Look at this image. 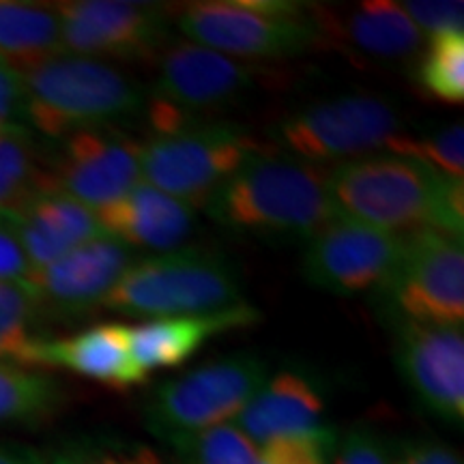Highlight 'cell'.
Returning <instances> with one entry per match:
<instances>
[{
    "mask_svg": "<svg viewBox=\"0 0 464 464\" xmlns=\"http://www.w3.org/2000/svg\"><path fill=\"white\" fill-rule=\"evenodd\" d=\"M340 216L396 237L439 230L460 237L464 181L396 153L342 161L327 174Z\"/></svg>",
    "mask_w": 464,
    "mask_h": 464,
    "instance_id": "obj_1",
    "label": "cell"
},
{
    "mask_svg": "<svg viewBox=\"0 0 464 464\" xmlns=\"http://www.w3.org/2000/svg\"><path fill=\"white\" fill-rule=\"evenodd\" d=\"M329 170L293 155L256 153L219 188L205 211L224 228L265 241H310L338 216Z\"/></svg>",
    "mask_w": 464,
    "mask_h": 464,
    "instance_id": "obj_2",
    "label": "cell"
},
{
    "mask_svg": "<svg viewBox=\"0 0 464 464\" xmlns=\"http://www.w3.org/2000/svg\"><path fill=\"white\" fill-rule=\"evenodd\" d=\"M22 75V116L33 131L52 140L112 127L138 116L149 103L140 86L100 58L58 54Z\"/></svg>",
    "mask_w": 464,
    "mask_h": 464,
    "instance_id": "obj_3",
    "label": "cell"
},
{
    "mask_svg": "<svg viewBox=\"0 0 464 464\" xmlns=\"http://www.w3.org/2000/svg\"><path fill=\"white\" fill-rule=\"evenodd\" d=\"M243 304L235 266L207 249H174L136 260L102 305L138 318L211 314Z\"/></svg>",
    "mask_w": 464,
    "mask_h": 464,
    "instance_id": "obj_4",
    "label": "cell"
},
{
    "mask_svg": "<svg viewBox=\"0 0 464 464\" xmlns=\"http://www.w3.org/2000/svg\"><path fill=\"white\" fill-rule=\"evenodd\" d=\"M263 147L232 125L188 123L153 133L140 144L142 179L191 208L207 207L213 194Z\"/></svg>",
    "mask_w": 464,
    "mask_h": 464,
    "instance_id": "obj_5",
    "label": "cell"
},
{
    "mask_svg": "<svg viewBox=\"0 0 464 464\" xmlns=\"http://www.w3.org/2000/svg\"><path fill=\"white\" fill-rule=\"evenodd\" d=\"M177 26L189 42L237 61H280L318 44V24L301 20L290 3H191L179 11Z\"/></svg>",
    "mask_w": 464,
    "mask_h": 464,
    "instance_id": "obj_6",
    "label": "cell"
},
{
    "mask_svg": "<svg viewBox=\"0 0 464 464\" xmlns=\"http://www.w3.org/2000/svg\"><path fill=\"white\" fill-rule=\"evenodd\" d=\"M266 379V362L249 353L202 363L150 393L144 423L161 440L219 426L239 417Z\"/></svg>",
    "mask_w": 464,
    "mask_h": 464,
    "instance_id": "obj_7",
    "label": "cell"
},
{
    "mask_svg": "<svg viewBox=\"0 0 464 464\" xmlns=\"http://www.w3.org/2000/svg\"><path fill=\"white\" fill-rule=\"evenodd\" d=\"M402 133L392 102L376 95L323 100L282 119L271 136L293 158L310 164L351 161L387 149Z\"/></svg>",
    "mask_w": 464,
    "mask_h": 464,
    "instance_id": "obj_8",
    "label": "cell"
},
{
    "mask_svg": "<svg viewBox=\"0 0 464 464\" xmlns=\"http://www.w3.org/2000/svg\"><path fill=\"white\" fill-rule=\"evenodd\" d=\"M390 316L402 323L462 327L464 249L460 237L420 230L402 237V252L381 290Z\"/></svg>",
    "mask_w": 464,
    "mask_h": 464,
    "instance_id": "obj_9",
    "label": "cell"
},
{
    "mask_svg": "<svg viewBox=\"0 0 464 464\" xmlns=\"http://www.w3.org/2000/svg\"><path fill=\"white\" fill-rule=\"evenodd\" d=\"M65 54L153 61L170 44L164 7L130 0H69L54 5Z\"/></svg>",
    "mask_w": 464,
    "mask_h": 464,
    "instance_id": "obj_10",
    "label": "cell"
},
{
    "mask_svg": "<svg viewBox=\"0 0 464 464\" xmlns=\"http://www.w3.org/2000/svg\"><path fill=\"white\" fill-rule=\"evenodd\" d=\"M400 252L402 237L338 213L305 241L301 271L312 286L348 297L385 286L396 269Z\"/></svg>",
    "mask_w": 464,
    "mask_h": 464,
    "instance_id": "obj_11",
    "label": "cell"
},
{
    "mask_svg": "<svg viewBox=\"0 0 464 464\" xmlns=\"http://www.w3.org/2000/svg\"><path fill=\"white\" fill-rule=\"evenodd\" d=\"M149 103L191 121L189 112L222 108L254 89L266 72L194 42H170L160 52Z\"/></svg>",
    "mask_w": 464,
    "mask_h": 464,
    "instance_id": "obj_12",
    "label": "cell"
},
{
    "mask_svg": "<svg viewBox=\"0 0 464 464\" xmlns=\"http://www.w3.org/2000/svg\"><path fill=\"white\" fill-rule=\"evenodd\" d=\"M48 177L56 188L97 213L142 181L140 142L112 127L75 131L63 138Z\"/></svg>",
    "mask_w": 464,
    "mask_h": 464,
    "instance_id": "obj_13",
    "label": "cell"
},
{
    "mask_svg": "<svg viewBox=\"0 0 464 464\" xmlns=\"http://www.w3.org/2000/svg\"><path fill=\"white\" fill-rule=\"evenodd\" d=\"M396 363L415 398L440 420H464L462 327L396 323Z\"/></svg>",
    "mask_w": 464,
    "mask_h": 464,
    "instance_id": "obj_14",
    "label": "cell"
},
{
    "mask_svg": "<svg viewBox=\"0 0 464 464\" xmlns=\"http://www.w3.org/2000/svg\"><path fill=\"white\" fill-rule=\"evenodd\" d=\"M3 216L15 230L33 271L103 235L95 213L56 188L48 172H39L37 181Z\"/></svg>",
    "mask_w": 464,
    "mask_h": 464,
    "instance_id": "obj_15",
    "label": "cell"
},
{
    "mask_svg": "<svg viewBox=\"0 0 464 464\" xmlns=\"http://www.w3.org/2000/svg\"><path fill=\"white\" fill-rule=\"evenodd\" d=\"M133 263L136 256L131 247L103 232L54 263L34 269L26 284L39 305L75 314L102 305Z\"/></svg>",
    "mask_w": 464,
    "mask_h": 464,
    "instance_id": "obj_16",
    "label": "cell"
},
{
    "mask_svg": "<svg viewBox=\"0 0 464 464\" xmlns=\"http://www.w3.org/2000/svg\"><path fill=\"white\" fill-rule=\"evenodd\" d=\"M33 368H63L114 390L147 381L131 355L130 327L121 323L95 324L61 340L42 338L33 351Z\"/></svg>",
    "mask_w": 464,
    "mask_h": 464,
    "instance_id": "obj_17",
    "label": "cell"
},
{
    "mask_svg": "<svg viewBox=\"0 0 464 464\" xmlns=\"http://www.w3.org/2000/svg\"><path fill=\"white\" fill-rule=\"evenodd\" d=\"M106 235L131 249L174 252L194 232V208L149 183H138L130 194L95 213Z\"/></svg>",
    "mask_w": 464,
    "mask_h": 464,
    "instance_id": "obj_18",
    "label": "cell"
},
{
    "mask_svg": "<svg viewBox=\"0 0 464 464\" xmlns=\"http://www.w3.org/2000/svg\"><path fill=\"white\" fill-rule=\"evenodd\" d=\"M260 321L256 307L239 304L211 314L150 318L130 327L131 355L149 376L155 370H174L191 359L208 340Z\"/></svg>",
    "mask_w": 464,
    "mask_h": 464,
    "instance_id": "obj_19",
    "label": "cell"
},
{
    "mask_svg": "<svg viewBox=\"0 0 464 464\" xmlns=\"http://www.w3.org/2000/svg\"><path fill=\"white\" fill-rule=\"evenodd\" d=\"M324 402L318 387L299 372H280L256 392L237 417V426L254 445L321 428Z\"/></svg>",
    "mask_w": 464,
    "mask_h": 464,
    "instance_id": "obj_20",
    "label": "cell"
},
{
    "mask_svg": "<svg viewBox=\"0 0 464 464\" xmlns=\"http://www.w3.org/2000/svg\"><path fill=\"white\" fill-rule=\"evenodd\" d=\"M58 54L65 52L54 5L0 0V61L24 73Z\"/></svg>",
    "mask_w": 464,
    "mask_h": 464,
    "instance_id": "obj_21",
    "label": "cell"
},
{
    "mask_svg": "<svg viewBox=\"0 0 464 464\" xmlns=\"http://www.w3.org/2000/svg\"><path fill=\"white\" fill-rule=\"evenodd\" d=\"M338 33L365 56L381 61H400L417 54L423 45V34L404 14L400 3L370 0L346 14Z\"/></svg>",
    "mask_w": 464,
    "mask_h": 464,
    "instance_id": "obj_22",
    "label": "cell"
},
{
    "mask_svg": "<svg viewBox=\"0 0 464 464\" xmlns=\"http://www.w3.org/2000/svg\"><path fill=\"white\" fill-rule=\"evenodd\" d=\"M61 398V385L50 376L0 362V423L44 420L58 409Z\"/></svg>",
    "mask_w": 464,
    "mask_h": 464,
    "instance_id": "obj_23",
    "label": "cell"
},
{
    "mask_svg": "<svg viewBox=\"0 0 464 464\" xmlns=\"http://www.w3.org/2000/svg\"><path fill=\"white\" fill-rule=\"evenodd\" d=\"M39 301L28 284L0 282V362L33 368Z\"/></svg>",
    "mask_w": 464,
    "mask_h": 464,
    "instance_id": "obj_24",
    "label": "cell"
},
{
    "mask_svg": "<svg viewBox=\"0 0 464 464\" xmlns=\"http://www.w3.org/2000/svg\"><path fill=\"white\" fill-rule=\"evenodd\" d=\"M172 450V464H256L254 445L237 423H219L207 430L177 434L166 439Z\"/></svg>",
    "mask_w": 464,
    "mask_h": 464,
    "instance_id": "obj_25",
    "label": "cell"
},
{
    "mask_svg": "<svg viewBox=\"0 0 464 464\" xmlns=\"http://www.w3.org/2000/svg\"><path fill=\"white\" fill-rule=\"evenodd\" d=\"M417 82L440 103L464 102V33H440L423 50Z\"/></svg>",
    "mask_w": 464,
    "mask_h": 464,
    "instance_id": "obj_26",
    "label": "cell"
},
{
    "mask_svg": "<svg viewBox=\"0 0 464 464\" xmlns=\"http://www.w3.org/2000/svg\"><path fill=\"white\" fill-rule=\"evenodd\" d=\"M37 177L34 131L20 121L0 127V213L14 207Z\"/></svg>",
    "mask_w": 464,
    "mask_h": 464,
    "instance_id": "obj_27",
    "label": "cell"
},
{
    "mask_svg": "<svg viewBox=\"0 0 464 464\" xmlns=\"http://www.w3.org/2000/svg\"><path fill=\"white\" fill-rule=\"evenodd\" d=\"M387 153L413 158L443 177L464 179V131L460 123L440 127L426 136L402 131L390 142Z\"/></svg>",
    "mask_w": 464,
    "mask_h": 464,
    "instance_id": "obj_28",
    "label": "cell"
},
{
    "mask_svg": "<svg viewBox=\"0 0 464 464\" xmlns=\"http://www.w3.org/2000/svg\"><path fill=\"white\" fill-rule=\"evenodd\" d=\"M44 464H164L158 451L136 439L80 437L56 448Z\"/></svg>",
    "mask_w": 464,
    "mask_h": 464,
    "instance_id": "obj_29",
    "label": "cell"
},
{
    "mask_svg": "<svg viewBox=\"0 0 464 464\" xmlns=\"http://www.w3.org/2000/svg\"><path fill=\"white\" fill-rule=\"evenodd\" d=\"M335 445V432L321 426L316 430L274 439L260 445L256 464H329Z\"/></svg>",
    "mask_w": 464,
    "mask_h": 464,
    "instance_id": "obj_30",
    "label": "cell"
},
{
    "mask_svg": "<svg viewBox=\"0 0 464 464\" xmlns=\"http://www.w3.org/2000/svg\"><path fill=\"white\" fill-rule=\"evenodd\" d=\"M404 14L428 39L440 33H464V5L448 0H406L400 3Z\"/></svg>",
    "mask_w": 464,
    "mask_h": 464,
    "instance_id": "obj_31",
    "label": "cell"
},
{
    "mask_svg": "<svg viewBox=\"0 0 464 464\" xmlns=\"http://www.w3.org/2000/svg\"><path fill=\"white\" fill-rule=\"evenodd\" d=\"M334 456V464H392L385 443L368 428L348 430Z\"/></svg>",
    "mask_w": 464,
    "mask_h": 464,
    "instance_id": "obj_32",
    "label": "cell"
},
{
    "mask_svg": "<svg viewBox=\"0 0 464 464\" xmlns=\"http://www.w3.org/2000/svg\"><path fill=\"white\" fill-rule=\"evenodd\" d=\"M33 274V265L28 260L24 247L17 239L15 230L0 213V282L24 284Z\"/></svg>",
    "mask_w": 464,
    "mask_h": 464,
    "instance_id": "obj_33",
    "label": "cell"
},
{
    "mask_svg": "<svg viewBox=\"0 0 464 464\" xmlns=\"http://www.w3.org/2000/svg\"><path fill=\"white\" fill-rule=\"evenodd\" d=\"M392 464H462V458L439 440H411L400 448Z\"/></svg>",
    "mask_w": 464,
    "mask_h": 464,
    "instance_id": "obj_34",
    "label": "cell"
},
{
    "mask_svg": "<svg viewBox=\"0 0 464 464\" xmlns=\"http://www.w3.org/2000/svg\"><path fill=\"white\" fill-rule=\"evenodd\" d=\"M22 97H24V75L0 61V127L15 123V116L22 114Z\"/></svg>",
    "mask_w": 464,
    "mask_h": 464,
    "instance_id": "obj_35",
    "label": "cell"
},
{
    "mask_svg": "<svg viewBox=\"0 0 464 464\" xmlns=\"http://www.w3.org/2000/svg\"><path fill=\"white\" fill-rule=\"evenodd\" d=\"M0 464H44V458L26 448L0 443Z\"/></svg>",
    "mask_w": 464,
    "mask_h": 464,
    "instance_id": "obj_36",
    "label": "cell"
}]
</instances>
